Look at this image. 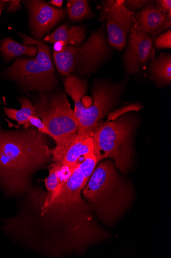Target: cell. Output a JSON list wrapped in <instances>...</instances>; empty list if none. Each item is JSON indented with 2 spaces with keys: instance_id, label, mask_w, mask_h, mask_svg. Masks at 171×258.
I'll return each mask as SVG.
<instances>
[{
  "instance_id": "obj_1",
  "label": "cell",
  "mask_w": 171,
  "mask_h": 258,
  "mask_svg": "<svg viewBox=\"0 0 171 258\" xmlns=\"http://www.w3.org/2000/svg\"><path fill=\"white\" fill-rule=\"evenodd\" d=\"M87 183L79 163L53 192L32 188L2 229L14 241L45 254L83 250L106 236L82 198Z\"/></svg>"
},
{
  "instance_id": "obj_19",
  "label": "cell",
  "mask_w": 171,
  "mask_h": 258,
  "mask_svg": "<svg viewBox=\"0 0 171 258\" xmlns=\"http://www.w3.org/2000/svg\"><path fill=\"white\" fill-rule=\"evenodd\" d=\"M63 167L61 163L54 162L49 170V174L45 179V188L47 192L54 191L62 182L61 174Z\"/></svg>"
},
{
  "instance_id": "obj_9",
  "label": "cell",
  "mask_w": 171,
  "mask_h": 258,
  "mask_svg": "<svg viewBox=\"0 0 171 258\" xmlns=\"http://www.w3.org/2000/svg\"><path fill=\"white\" fill-rule=\"evenodd\" d=\"M100 19L107 20L110 44L118 50H123L135 20L134 13L127 8L125 1H107L104 4Z\"/></svg>"
},
{
  "instance_id": "obj_14",
  "label": "cell",
  "mask_w": 171,
  "mask_h": 258,
  "mask_svg": "<svg viewBox=\"0 0 171 258\" xmlns=\"http://www.w3.org/2000/svg\"><path fill=\"white\" fill-rule=\"evenodd\" d=\"M94 143L92 136L77 135L66 151L60 162L63 169H66L69 175L79 163L82 156L94 154Z\"/></svg>"
},
{
  "instance_id": "obj_22",
  "label": "cell",
  "mask_w": 171,
  "mask_h": 258,
  "mask_svg": "<svg viewBox=\"0 0 171 258\" xmlns=\"http://www.w3.org/2000/svg\"><path fill=\"white\" fill-rule=\"evenodd\" d=\"M158 9L163 14L170 16L171 14V1L170 0H160L157 1Z\"/></svg>"
},
{
  "instance_id": "obj_3",
  "label": "cell",
  "mask_w": 171,
  "mask_h": 258,
  "mask_svg": "<svg viewBox=\"0 0 171 258\" xmlns=\"http://www.w3.org/2000/svg\"><path fill=\"white\" fill-rule=\"evenodd\" d=\"M83 195L100 219L110 225L123 213L132 196L130 187L110 160L96 166Z\"/></svg>"
},
{
  "instance_id": "obj_17",
  "label": "cell",
  "mask_w": 171,
  "mask_h": 258,
  "mask_svg": "<svg viewBox=\"0 0 171 258\" xmlns=\"http://www.w3.org/2000/svg\"><path fill=\"white\" fill-rule=\"evenodd\" d=\"M151 77L160 86L171 83V56L162 53L152 61L150 67Z\"/></svg>"
},
{
  "instance_id": "obj_8",
  "label": "cell",
  "mask_w": 171,
  "mask_h": 258,
  "mask_svg": "<svg viewBox=\"0 0 171 258\" xmlns=\"http://www.w3.org/2000/svg\"><path fill=\"white\" fill-rule=\"evenodd\" d=\"M124 83L112 84L101 82L92 89L93 103L89 107L84 105L77 116L79 122L77 135L92 136L102 119L115 106Z\"/></svg>"
},
{
  "instance_id": "obj_23",
  "label": "cell",
  "mask_w": 171,
  "mask_h": 258,
  "mask_svg": "<svg viewBox=\"0 0 171 258\" xmlns=\"http://www.w3.org/2000/svg\"><path fill=\"white\" fill-rule=\"evenodd\" d=\"M149 1H125V6L131 10V9H136L148 5Z\"/></svg>"
},
{
  "instance_id": "obj_21",
  "label": "cell",
  "mask_w": 171,
  "mask_h": 258,
  "mask_svg": "<svg viewBox=\"0 0 171 258\" xmlns=\"http://www.w3.org/2000/svg\"><path fill=\"white\" fill-rule=\"evenodd\" d=\"M29 121L32 126L37 129L40 132L50 136V133L48 128L43 123L39 116H32L29 119Z\"/></svg>"
},
{
  "instance_id": "obj_4",
  "label": "cell",
  "mask_w": 171,
  "mask_h": 258,
  "mask_svg": "<svg viewBox=\"0 0 171 258\" xmlns=\"http://www.w3.org/2000/svg\"><path fill=\"white\" fill-rule=\"evenodd\" d=\"M34 105L56 143L52 149L53 161L60 162L78 133L79 122L74 110L62 90L40 94Z\"/></svg>"
},
{
  "instance_id": "obj_10",
  "label": "cell",
  "mask_w": 171,
  "mask_h": 258,
  "mask_svg": "<svg viewBox=\"0 0 171 258\" xmlns=\"http://www.w3.org/2000/svg\"><path fill=\"white\" fill-rule=\"evenodd\" d=\"M128 49L125 54L126 72L128 74L136 73L155 56L154 37L142 32L136 20L130 30Z\"/></svg>"
},
{
  "instance_id": "obj_7",
  "label": "cell",
  "mask_w": 171,
  "mask_h": 258,
  "mask_svg": "<svg viewBox=\"0 0 171 258\" xmlns=\"http://www.w3.org/2000/svg\"><path fill=\"white\" fill-rule=\"evenodd\" d=\"M103 26L92 33L79 47L66 46L53 58L58 72L66 77L77 74L87 76L94 71L109 53Z\"/></svg>"
},
{
  "instance_id": "obj_13",
  "label": "cell",
  "mask_w": 171,
  "mask_h": 258,
  "mask_svg": "<svg viewBox=\"0 0 171 258\" xmlns=\"http://www.w3.org/2000/svg\"><path fill=\"white\" fill-rule=\"evenodd\" d=\"M86 35L84 27L73 26L69 27L67 23H64L54 32L46 36L44 41L54 44V52H59L67 46H79L84 41Z\"/></svg>"
},
{
  "instance_id": "obj_25",
  "label": "cell",
  "mask_w": 171,
  "mask_h": 258,
  "mask_svg": "<svg viewBox=\"0 0 171 258\" xmlns=\"http://www.w3.org/2000/svg\"><path fill=\"white\" fill-rule=\"evenodd\" d=\"M9 2V1H6V0H0V16L3 10L7 7Z\"/></svg>"
},
{
  "instance_id": "obj_11",
  "label": "cell",
  "mask_w": 171,
  "mask_h": 258,
  "mask_svg": "<svg viewBox=\"0 0 171 258\" xmlns=\"http://www.w3.org/2000/svg\"><path fill=\"white\" fill-rule=\"evenodd\" d=\"M29 14L30 27L35 39L40 40L65 16L66 8L58 9L39 0L23 1Z\"/></svg>"
},
{
  "instance_id": "obj_24",
  "label": "cell",
  "mask_w": 171,
  "mask_h": 258,
  "mask_svg": "<svg viewBox=\"0 0 171 258\" xmlns=\"http://www.w3.org/2000/svg\"><path fill=\"white\" fill-rule=\"evenodd\" d=\"M7 13H10L19 10L21 8V2L19 0H13L9 1L7 6Z\"/></svg>"
},
{
  "instance_id": "obj_20",
  "label": "cell",
  "mask_w": 171,
  "mask_h": 258,
  "mask_svg": "<svg viewBox=\"0 0 171 258\" xmlns=\"http://www.w3.org/2000/svg\"><path fill=\"white\" fill-rule=\"evenodd\" d=\"M155 47L157 49H170L171 48V31L159 36L155 39Z\"/></svg>"
},
{
  "instance_id": "obj_18",
  "label": "cell",
  "mask_w": 171,
  "mask_h": 258,
  "mask_svg": "<svg viewBox=\"0 0 171 258\" xmlns=\"http://www.w3.org/2000/svg\"><path fill=\"white\" fill-rule=\"evenodd\" d=\"M67 13L69 19L72 21L83 20L93 14L89 2L86 0H69Z\"/></svg>"
},
{
  "instance_id": "obj_5",
  "label": "cell",
  "mask_w": 171,
  "mask_h": 258,
  "mask_svg": "<svg viewBox=\"0 0 171 258\" xmlns=\"http://www.w3.org/2000/svg\"><path fill=\"white\" fill-rule=\"evenodd\" d=\"M23 44L35 45L38 52L35 58H19L8 67L3 77L15 82L25 91H36L40 94L56 90L59 81L53 63L51 50L41 40H36L27 34L18 33Z\"/></svg>"
},
{
  "instance_id": "obj_6",
  "label": "cell",
  "mask_w": 171,
  "mask_h": 258,
  "mask_svg": "<svg viewBox=\"0 0 171 258\" xmlns=\"http://www.w3.org/2000/svg\"><path fill=\"white\" fill-rule=\"evenodd\" d=\"M135 126V118L129 113L101 122L92 135L94 154L99 162L111 158L122 173L127 172L131 165Z\"/></svg>"
},
{
  "instance_id": "obj_26",
  "label": "cell",
  "mask_w": 171,
  "mask_h": 258,
  "mask_svg": "<svg viewBox=\"0 0 171 258\" xmlns=\"http://www.w3.org/2000/svg\"><path fill=\"white\" fill-rule=\"evenodd\" d=\"M50 3L53 6L61 8L62 7L63 1V0H52L50 2Z\"/></svg>"
},
{
  "instance_id": "obj_16",
  "label": "cell",
  "mask_w": 171,
  "mask_h": 258,
  "mask_svg": "<svg viewBox=\"0 0 171 258\" xmlns=\"http://www.w3.org/2000/svg\"><path fill=\"white\" fill-rule=\"evenodd\" d=\"M21 105L19 110L4 107L5 114L11 120L16 121L18 125L23 127H32L29 119L32 116H38L36 107L28 98L21 97L18 99Z\"/></svg>"
},
{
  "instance_id": "obj_12",
  "label": "cell",
  "mask_w": 171,
  "mask_h": 258,
  "mask_svg": "<svg viewBox=\"0 0 171 258\" xmlns=\"http://www.w3.org/2000/svg\"><path fill=\"white\" fill-rule=\"evenodd\" d=\"M134 17L140 30L154 37L170 28V16L152 6L145 7Z\"/></svg>"
},
{
  "instance_id": "obj_2",
  "label": "cell",
  "mask_w": 171,
  "mask_h": 258,
  "mask_svg": "<svg viewBox=\"0 0 171 258\" xmlns=\"http://www.w3.org/2000/svg\"><path fill=\"white\" fill-rule=\"evenodd\" d=\"M47 136L33 126L7 130L0 124V188L6 194H27L35 173L53 160Z\"/></svg>"
},
{
  "instance_id": "obj_15",
  "label": "cell",
  "mask_w": 171,
  "mask_h": 258,
  "mask_svg": "<svg viewBox=\"0 0 171 258\" xmlns=\"http://www.w3.org/2000/svg\"><path fill=\"white\" fill-rule=\"evenodd\" d=\"M36 46L22 44L11 37H6L0 42V54L6 62L21 56L34 57L38 54Z\"/></svg>"
}]
</instances>
